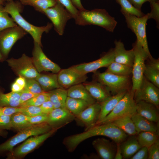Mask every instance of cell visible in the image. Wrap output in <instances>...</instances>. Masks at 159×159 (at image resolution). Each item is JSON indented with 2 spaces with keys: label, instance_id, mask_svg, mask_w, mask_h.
I'll use <instances>...</instances> for the list:
<instances>
[{
  "label": "cell",
  "instance_id": "obj_1",
  "mask_svg": "<svg viewBox=\"0 0 159 159\" xmlns=\"http://www.w3.org/2000/svg\"><path fill=\"white\" fill-rule=\"evenodd\" d=\"M112 123L95 125L83 132L65 137L63 141L68 151L73 152L84 141L97 136L108 137L116 143H120L126 139L127 135Z\"/></svg>",
  "mask_w": 159,
  "mask_h": 159
},
{
  "label": "cell",
  "instance_id": "obj_2",
  "mask_svg": "<svg viewBox=\"0 0 159 159\" xmlns=\"http://www.w3.org/2000/svg\"><path fill=\"white\" fill-rule=\"evenodd\" d=\"M22 5L20 1H14L5 3V11L11 15L16 24L21 27L33 38L34 42L42 46L41 39L43 33H48L52 27L51 23H48L46 26H37L31 24L21 15Z\"/></svg>",
  "mask_w": 159,
  "mask_h": 159
},
{
  "label": "cell",
  "instance_id": "obj_3",
  "mask_svg": "<svg viewBox=\"0 0 159 159\" xmlns=\"http://www.w3.org/2000/svg\"><path fill=\"white\" fill-rule=\"evenodd\" d=\"M79 25H95L102 27L107 31L113 32L117 24L115 18L111 16L105 9H95L80 11L75 20Z\"/></svg>",
  "mask_w": 159,
  "mask_h": 159
},
{
  "label": "cell",
  "instance_id": "obj_4",
  "mask_svg": "<svg viewBox=\"0 0 159 159\" xmlns=\"http://www.w3.org/2000/svg\"><path fill=\"white\" fill-rule=\"evenodd\" d=\"M53 129L47 122H44L33 125L19 131L16 135L0 144V155L6 152H11L15 146L30 137L45 133Z\"/></svg>",
  "mask_w": 159,
  "mask_h": 159
},
{
  "label": "cell",
  "instance_id": "obj_5",
  "mask_svg": "<svg viewBox=\"0 0 159 159\" xmlns=\"http://www.w3.org/2000/svg\"><path fill=\"white\" fill-rule=\"evenodd\" d=\"M136 112L134 92L131 90H128L111 112L96 125L110 123L121 118L131 117Z\"/></svg>",
  "mask_w": 159,
  "mask_h": 159
},
{
  "label": "cell",
  "instance_id": "obj_6",
  "mask_svg": "<svg viewBox=\"0 0 159 159\" xmlns=\"http://www.w3.org/2000/svg\"><path fill=\"white\" fill-rule=\"evenodd\" d=\"M121 13L125 17L128 27L136 35L137 41L147 54L148 59H152L149 49L146 34V23L148 19V14L139 17L124 12Z\"/></svg>",
  "mask_w": 159,
  "mask_h": 159
},
{
  "label": "cell",
  "instance_id": "obj_7",
  "mask_svg": "<svg viewBox=\"0 0 159 159\" xmlns=\"http://www.w3.org/2000/svg\"><path fill=\"white\" fill-rule=\"evenodd\" d=\"M135 58L132 66L131 90L134 92L140 87L144 77L145 61L148 56L140 44L136 40L133 44Z\"/></svg>",
  "mask_w": 159,
  "mask_h": 159
},
{
  "label": "cell",
  "instance_id": "obj_8",
  "mask_svg": "<svg viewBox=\"0 0 159 159\" xmlns=\"http://www.w3.org/2000/svg\"><path fill=\"white\" fill-rule=\"evenodd\" d=\"M58 128H54L45 133L29 138L9 153L8 159L22 158L31 152L53 134Z\"/></svg>",
  "mask_w": 159,
  "mask_h": 159
},
{
  "label": "cell",
  "instance_id": "obj_9",
  "mask_svg": "<svg viewBox=\"0 0 159 159\" xmlns=\"http://www.w3.org/2000/svg\"><path fill=\"white\" fill-rule=\"evenodd\" d=\"M96 77L98 82L105 86L112 95L128 90L129 76H120L105 72L98 73Z\"/></svg>",
  "mask_w": 159,
  "mask_h": 159
},
{
  "label": "cell",
  "instance_id": "obj_10",
  "mask_svg": "<svg viewBox=\"0 0 159 159\" xmlns=\"http://www.w3.org/2000/svg\"><path fill=\"white\" fill-rule=\"evenodd\" d=\"M42 13L50 20L54 30L60 35L63 34L68 21L73 18L71 15L58 1L54 6L44 10Z\"/></svg>",
  "mask_w": 159,
  "mask_h": 159
},
{
  "label": "cell",
  "instance_id": "obj_11",
  "mask_svg": "<svg viewBox=\"0 0 159 159\" xmlns=\"http://www.w3.org/2000/svg\"><path fill=\"white\" fill-rule=\"evenodd\" d=\"M27 33L17 25L1 31L0 32V52L3 57L7 56L16 42Z\"/></svg>",
  "mask_w": 159,
  "mask_h": 159
},
{
  "label": "cell",
  "instance_id": "obj_12",
  "mask_svg": "<svg viewBox=\"0 0 159 159\" xmlns=\"http://www.w3.org/2000/svg\"><path fill=\"white\" fill-rule=\"evenodd\" d=\"M7 62L17 74L26 79H35L40 74L33 64L32 58L24 54L18 59L12 58Z\"/></svg>",
  "mask_w": 159,
  "mask_h": 159
},
{
  "label": "cell",
  "instance_id": "obj_13",
  "mask_svg": "<svg viewBox=\"0 0 159 159\" xmlns=\"http://www.w3.org/2000/svg\"><path fill=\"white\" fill-rule=\"evenodd\" d=\"M136 102L144 101L158 107L159 105V89L144 76L139 88L134 92Z\"/></svg>",
  "mask_w": 159,
  "mask_h": 159
},
{
  "label": "cell",
  "instance_id": "obj_14",
  "mask_svg": "<svg viewBox=\"0 0 159 159\" xmlns=\"http://www.w3.org/2000/svg\"><path fill=\"white\" fill-rule=\"evenodd\" d=\"M41 46L34 42V47L32 57L33 64L39 73L43 71L51 72L53 73H58L60 67L48 58L43 52Z\"/></svg>",
  "mask_w": 159,
  "mask_h": 159
},
{
  "label": "cell",
  "instance_id": "obj_15",
  "mask_svg": "<svg viewBox=\"0 0 159 159\" xmlns=\"http://www.w3.org/2000/svg\"><path fill=\"white\" fill-rule=\"evenodd\" d=\"M114 61L113 49H110L100 58L93 61L78 64L72 67L79 73L86 75L103 67H107Z\"/></svg>",
  "mask_w": 159,
  "mask_h": 159
},
{
  "label": "cell",
  "instance_id": "obj_16",
  "mask_svg": "<svg viewBox=\"0 0 159 159\" xmlns=\"http://www.w3.org/2000/svg\"><path fill=\"white\" fill-rule=\"evenodd\" d=\"M48 117L47 122L53 128L59 129L76 119L65 107L54 108Z\"/></svg>",
  "mask_w": 159,
  "mask_h": 159
},
{
  "label": "cell",
  "instance_id": "obj_17",
  "mask_svg": "<svg viewBox=\"0 0 159 159\" xmlns=\"http://www.w3.org/2000/svg\"><path fill=\"white\" fill-rule=\"evenodd\" d=\"M58 73V82L64 89L84 82L87 78L86 75L79 73L72 67L61 70Z\"/></svg>",
  "mask_w": 159,
  "mask_h": 159
},
{
  "label": "cell",
  "instance_id": "obj_18",
  "mask_svg": "<svg viewBox=\"0 0 159 159\" xmlns=\"http://www.w3.org/2000/svg\"><path fill=\"white\" fill-rule=\"evenodd\" d=\"M100 110V103L95 102L88 107L76 116L82 122L86 129L95 125L97 122Z\"/></svg>",
  "mask_w": 159,
  "mask_h": 159
},
{
  "label": "cell",
  "instance_id": "obj_19",
  "mask_svg": "<svg viewBox=\"0 0 159 159\" xmlns=\"http://www.w3.org/2000/svg\"><path fill=\"white\" fill-rule=\"evenodd\" d=\"M92 145L99 156L102 159L114 158L117 146L109 140L98 138L94 140Z\"/></svg>",
  "mask_w": 159,
  "mask_h": 159
},
{
  "label": "cell",
  "instance_id": "obj_20",
  "mask_svg": "<svg viewBox=\"0 0 159 159\" xmlns=\"http://www.w3.org/2000/svg\"><path fill=\"white\" fill-rule=\"evenodd\" d=\"M114 43V61L132 67L135 58L133 48L130 50H126L120 40H115Z\"/></svg>",
  "mask_w": 159,
  "mask_h": 159
},
{
  "label": "cell",
  "instance_id": "obj_21",
  "mask_svg": "<svg viewBox=\"0 0 159 159\" xmlns=\"http://www.w3.org/2000/svg\"><path fill=\"white\" fill-rule=\"evenodd\" d=\"M136 112L151 121L158 123L159 121L158 107L155 105L144 101L136 102Z\"/></svg>",
  "mask_w": 159,
  "mask_h": 159
},
{
  "label": "cell",
  "instance_id": "obj_22",
  "mask_svg": "<svg viewBox=\"0 0 159 159\" xmlns=\"http://www.w3.org/2000/svg\"><path fill=\"white\" fill-rule=\"evenodd\" d=\"M128 90H123L116 95H111L100 103V110L97 121L95 125L101 121L111 112Z\"/></svg>",
  "mask_w": 159,
  "mask_h": 159
},
{
  "label": "cell",
  "instance_id": "obj_23",
  "mask_svg": "<svg viewBox=\"0 0 159 159\" xmlns=\"http://www.w3.org/2000/svg\"><path fill=\"white\" fill-rule=\"evenodd\" d=\"M83 85L91 96L100 103L111 96L106 87L99 82H91Z\"/></svg>",
  "mask_w": 159,
  "mask_h": 159
},
{
  "label": "cell",
  "instance_id": "obj_24",
  "mask_svg": "<svg viewBox=\"0 0 159 159\" xmlns=\"http://www.w3.org/2000/svg\"><path fill=\"white\" fill-rule=\"evenodd\" d=\"M137 133L142 132H157L158 126L156 123L151 121L139 115L136 112L131 117Z\"/></svg>",
  "mask_w": 159,
  "mask_h": 159
},
{
  "label": "cell",
  "instance_id": "obj_25",
  "mask_svg": "<svg viewBox=\"0 0 159 159\" xmlns=\"http://www.w3.org/2000/svg\"><path fill=\"white\" fill-rule=\"evenodd\" d=\"M67 94L68 97L83 100L90 105L96 102V100L91 96L83 84L82 83L69 88L67 90Z\"/></svg>",
  "mask_w": 159,
  "mask_h": 159
},
{
  "label": "cell",
  "instance_id": "obj_26",
  "mask_svg": "<svg viewBox=\"0 0 159 159\" xmlns=\"http://www.w3.org/2000/svg\"><path fill=\"white\" fill-rule=\"evenodd\" d=\"M39 83L44 92L62 88L58 80L57 74L56 73L51 74H39L35 79Z\"/></svg>",
  "mask_w": 159,
  "mask_h": 159
},
{
  "label": "cell",
  "instance_id": "obj_27",
  "mask_svg": "<svg viewBox=\"0 0 159 159\" xmlns=\"http://www.w3.org/2000/svg\"><path fill=\"white\" fill-rule=\"evenodd\" d=\"M120 148L123 158H130L141 147L136 138L132 137L125 139L120 143Z\"/></svg>",
  "mask_w": 159,
  "mask_h": 159
},
{
  "label": "cell",
  "instance_id": "obj_28",
  "mask_svg": "<svg viewBox=\"0 0 159 159\" xmlns=\"http://www.w3.org/2000/svg\"><path fill=\"white\" fill-rule=\"evenodd\" d=\"M47 92L49 100L52 103L54 108L65 107V102L68 97L67 90L60 88Z\"/></svg>",
  "mask_w": 159,
  "mask_h": 159
},
{
  "label": "cell",
  "instance_id": "obj_29",
  "mask_svg": "<svg viewBox=\"0 0 159 159\" xmlns=\"http://www.w3.org/2000/svg\"><path fill=\"white\" fill-rule=\"evenodd\" d=\"M21 91L4 93L0 91V106L19 107Z\"/></svg>",
  "mask_w": 159,
  "mask_h": 159
},
{
  "label": "cell",
  "instance_id": "obj_30",
  "mask_svg": "<svg viewBox=\"0 0 159 159\" xmlns=\"http://www.w3.org/2000/svg\"><path fill=\"white\" fill-rule=\"evenodd\" d=\"M90 105L83 100L67 97L65 107L76 117Z\"/></svg>",
  "mask_w": 159,
  "mask_h": 159
},
{
  "label": "cell",
  "instance_id": "obj_31",
  "mask_svg": "<svg viewBox=\"0 0 159 159\" xmlns=\"http://www.w3.org/2000/svg\"><path fill=\"white\" fill-rule=\"evenodd\" d=\"M112 123L128 135L134 136L137 134L135 126L130 117L118 119Z\"/></svg>",
  "mask_w": 159,
  "mask_h": 159
},
{
  "label": "cell",
  "instance_id": "obj_32",
  "mask_svg": "<svg viewBox=\"0 0 159 159\" xmlns=\"http://www.w3.org/2000/svg\"><path fill=\"white\" fill-rule=\"evenodd\" d=\"M20 1L23 5L32 6L36 10L41 13L53 6L57 2V0H20Z\"/></svg>",
  "mask_w": 159,
  "mask_h": 159
},
{
  "label": "cell",
  "instance_id": "obj_33",
  "mask_svg": "<svg viewBox=\"0 0 159 159\" xmlns=\"http://www.w3.org/2000/svg\"><path fill=\"white\" fill-rule=\"evenodd\" d=\"M138 135L136 138L141 147L148 148L159 140L158 131L142 132Z\"/></svg>",
  "mask_w": 159,
  "mask_h": 159
},
{
  "label": "cell",
  "instance_id": "obj_34",
  "mask_svg": "<svg viewBox=\"0 0 159 159\" xmlns=\"http://www.w3.org/2000/svg\"><path fill=\"white\" fill-rule=\"evenodd\" d=\"M107 67L105 72L119 76H129L132 73V67L114 61Z\"/></svg>",
  "mask_w": 159,
  "mask_h": 159
},
{
  "label": "cell",
  "instance_id": "obj_35",
  "mask_svg": "<svg viewBox=\"0 0 159 159\" xmlns=\"http://www.w3.org/2000/svg\"><path fill=\"white\" fill-rule=\"evenodd\" d=\"M11 117L12 128L18 131L26 129L32 125L27 120L26 116L20 112L14 113Z\"/></svg>",
  "mask_w": 159,
  "mask_h": 159
},
{
  "label": "cell",
  "instance_id": "obj_36",
  "mask_svg": "<svg viewBox=\"0 0 159 159\" xmlns=\"http://www.w3.org/2000/svg\"><path fill=\"white\" fill-rule=\"evenodd\" d=\"M116 0L121 6V13L124 12L139 17L145 15L141 10L135 8L128 0Z\"/></svg>",
  "mask_w": 159,
  "mask_h": 159
},
{
  "label": "cell",
  "instance_id": "obj_37",
  "mask_svg": "<svg viewBox=\"0 0 159 159\" xmlns=\"http://www.w3.org/2000/svg\"><path fill=\"white\" fill-rule=\"evenodd\" d=\"M144 76L148 81L159 88V70L148 64H145Z\"/></svg>",
  "mask_w": 159,
  "mask_h": 159
},
{
  "label": "cell",
  "instance_id": "obj_38",
  "mask_svg": "<svg viewBox=\"0 0 159 159\" xmlns=\"http://www.w3.org/2000/svg\"><path fill=\"white\" fill-rule=\"evenodd\" d=\"M9 14L5 11L4 6L0 4V32L5 29L17 25Z\"/></svg>",
  "mask_w": 159,
  "mask_h": 159
},
{
  "label": "cell",
  "instance_id": "obj_39",
  "mask_svg": "<svg viewBox=\"0 0 159 159\" xmlns=\"http://www.w3.org/2000/svg\"><path fill=\"white\" fill-rule=\"evenodd\" d=\"M49 100L47 92L39 94L21 104L19 107L28 106H40L44 102Z\"/></svg>",
  "mask_w": 159,
  "mask_h": 159
},
{
  "label": "cell",
  "instance_id": "obj_40",
  "mask_svg": "<svg viewBox=\"0 0 159 159\" xmlns=\"http://www.w3.org/2000/svg\"><path fill=\"white\" fill-rule=\"evenodd\" d=\"M26 85L24 89L35 94H39L45 92L35 79L27 78L26 79Z\"/></svg>",
  "mask_w": 159,
  "mask_h": 159
},
{
  "label": "cell",
  "instance_id": "obj_41",
  "mask_svg": "<svg viewBox=\"0 0 159 159\" xmlns=\"http://www.w3.org/2000/svg\"><path fill=\"white\" fill-rule=\"evenodd\" d=\"M21 107V110L20 112L26 116H34L38 115L45 114L43 113L40 106H28Z\"/></svg>",
  "mask_w": 159,
  "mask_h": 159
},
{
  "label": "cell",
  "instance_id": "obj_42",
  "mask_svg": "<svg viewBox=\"0 0 159 159\" xmlns=\"http://www.w3.org/2000/svg\"><path fill=\"white\" fill-rule=\"evenodd\" d=\"M151 8L150 12L148 13V19H153L156 21L157 27H159V3L158 1H153L150 2Z\"/></svg>",
  "mask_w": 159,
  "mask_h": 159
},
{
  "label": "cell",
  "instance_id": "obj_43",
  "mask_svg": "<svg viewBox=\"0 0 159 159\" xmlns=\"http://www.w3.org/2000/svg\"><path fill=\"white\" fill-rule=\"evenodd\" d=\"M57 0L66 8L75 20L77 17L79 10L73 5L71 0Z\"/></svg>",
  "mask_w": 159,
  "mask_h": 159
},
{
  "label": "cell",
  "instance_id": "obj_44",
  "mask_svg": "<svg viewBox=\"0 0 159 159\" xmlns=\"http://www.w3.org/2000/svg\"><path fill=\"white\" fill-rule=\"evenodd\" d=\"M148 159H159V140L148 148Z\"/></svg>",
  "mask_w": 159,
  "mask_h": 159
},
{
  "label": "cell",
  "instance_id": "obj_45",
  "mask_svg": "<svg viewBox=\"0 0 159 159\" xmlns=\"http://www.w3.org/2000/svg\"><path fill=\"white\" fill-rule=\"evenodd\" d=\"M28 121L32 125L39 124L47 122L48 120V115H38L34 116H26Z\"/></svg>",
  "mask_w": 159,
  "mask_h": 159
},
{
  "label": "cell",
  "instance_id": "obj_46",
  "mask_svg": "<svg viewBox=\"0 0 159 159\" xmlns=\"http://www.w3.org/2000/svg\"><path fill=\"white\" fill-rule=\"evenodd\" d=\"M11 116H0V129L5 130L12 128L11 122Z\"/></svg>",
  "mask_w": 159,
  "mask_h": 159
},
{
  "label": "cell",
  "instance_id": "obj_47",
  "mask_svg": "<svg viewBox=\"0 0 159 159\" xmlns=\"http://www.w3.org/2000/svg\"><path fill=\"white\" fill-rule=\"evenodd\" d=\"M21 107L6 106H0V116L2 115L11 116L17 112H20Z\"/></svg>",
  "mask_w": 159,
  "mask_h": 159
},
{
  "label": "cell",
  "instance_id": "obj_48",
  "mask_svg": "<svg viewBox=\"0 0 159 159\" xmlns=\"http://www.w3.org/2000/svg\"><path fill=\"white\" fill-rule=\"evenodd\" d=\"M148 158V148L141 147L132 156L131 159H147Z\"/></svg>",
  "mask_w": 159,
  "mask_h": 159
},
{
  "label": "cell",
  "instance_id": "obj_49",
  "mask_svg": "<svg viewBox=\"0 0 159 159\" xmlns=\"http://www.w3.org/2000/svg\"><path fill=\"white\" fill-rule=\"evenodd\" d=\"M38 94L34 93L26 89H24L21 92L20 96L21 105Z\"/></svg>",
  "mask_w": 159,
  "mask_h": 159
},
{
  "label": "cell",
  "instance_id": "obj_50",
  "mask_svg": "<svg viewBox=\"0 0 159 159\" xmlns=\"http://www.w3.org/2000/svg\"><path fill=\"white\" fill-rule=\"evenodd\" d=\"M40 107L43 113L47 115L54 109L52 103L49 100L44 102Z\"/></svg>",
  "mask_w": 159,
  "mask_h": 159
},
{
  "label": "cell",
  "instance_id": "obj_51",
  "mask_svg": "<svg viewBox=\"0 0 159 159\" xmlns=\"http://www.w3.org/2000/svg\"><path fill=\"white\" fill-rule=\"evenodd\" d=\"M130 3L136 8L141 10L142 5L145 2H150L152 1H158V0H128Z\"/></svg>",
  "mask_w": 159,
  "mask_h": 159
},
{
  "label": "cell",
  "instance_id": "obj_52",
  "mask_svg": "<svg viewBox=\"0 0 159 159\" xmlns=\"http://www.w3.org/2000/svg\"><path fill=\"white\" fill-rule=\"evenodd\" d=\"M24 88L20 84L15 81L12 84L11 89L13 92H19L21 91Z\"/></svg>",
  "mask_w": 159,
  "mask_h": 159
},
{
  "label": "cell",
  "instance_id": "obj_53",
  "mask_svg": "<svg viewBox=\"0 0 159 159\" xmlns=\"http://www.w3.org/2000/svg\"><path fill=\"white\" fill-rule=\"evenodd\" d=\"M146 60L148 61V64L154 68L159 70V59H156L153 58L150 59H148Z\"/></svg>",
  "mask_w": 159,
  "mask_h": 159
},
{
  "label": "cell",
  "instance_id": "obj_54",
  "mask_svg": "<svg viewBox=\"0 0 159 159\" xmlns=\"http://www.w3.org/2000/svg\"><path fill=\"white\" fill-rule=\"evenodd\" d=\"M71 1L74 6L78 10L81 11L85 9L83 6L80 0H71Z\"/></svg>",
  "mask_w": 159,
  "mask_h": 159
},
{
  "label": "cell",
  "instance_id": "obj_55",
  "mask_svg": "<svg viewBox=\"0 0 159 159\" xmlns=\"http://www.w3.org/2000/svg\"><path fill=\"white\" fill-rule=\"evenodd\" d=\"M120 143H117V148L114 159H122L123 158V157L120 148Z\"/></svg>",
  "mask_w": 159,
  "mask_h": 159
},
{
  "label": "cell",
  "instance_id": "obj_56",
  "mask_svg": "<svg viewBox=\"0 0 159 159\" xmlns=\"http://www.w3.org/2000/svg\"><path fill=\"white\" fill-rule=\"evenodd\" d=\"M6 135V132L5 130L0 129V136H5Z\"/></svg>",
  "mask_w": 159,
  "mask_h": 159
},
{
  "label": "cell",
  "instance_id": "obj_57",
  "mask_svg": "<svg viewBox=\"0 0 159 159\" xmlns=\"http://www.w3.org/2000/svg\"><path fill=\"white\" fill-rule=\"evenodd\" d=\"M5 3V2L4 0H0V4L4 6Z\"/></svg>",
  "mask_w": 159,
  "mask_h": 159
},
{
  "label": "cell",
  "instance_id": "obj_58",
  "mask_svg": "<svg viewBox=\"0 0 159 159\" xmlns=\"http://www.w3.org/2000/svg\"><path fill=\"white\" fill-rule=\"evenodd\" d=\"M3 59V57L0 52V61H1Z\"/></svg>",
  "mask_w": 159,
  "mask_h": 159
},
{
  "label": "cell",
  "instance_id": "obj_59",
  "mask_svg": "<svg viewBox=\"0 0 159 159\" xmlns=\"http://www.w3.org/2000/svg\"><path fill=\"white\" fill-rule=\"evenodd\" d=\"M5 3L11 1L13 0H4Z\"/></svg>",
  "mask_w": 159,
  "mask_h": 159
}]
</instances>
